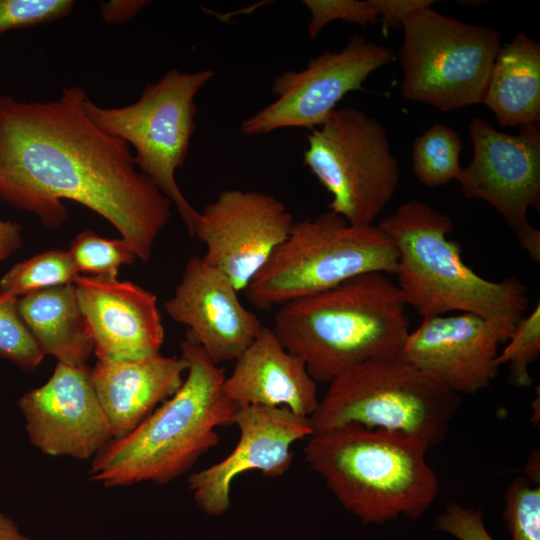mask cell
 <instances>
[{
	"label": "cell",
	"mask_w": 540,
	"mask_h": 540,
	"mask_svg": "<svg viewBox=\"0 0 540 540\" xmlns=\"http://www.w3.org/2000/svg\"><path fill=\"white\" fill-rule=\"evenodd\" d=\"M188 370L181 387L126 436L93 458L90 479L106 487L165 484L186 473L220 440L216 428L234 424L237 405L224 390L225 369L186 335Z\"/></svg>",
	"instance_id": "obj_2"
},
{
	"label": "cell",
	"mask_w": 540,
	"mask_h": 540,
	"mask_svg": "<svg viewBox=\"0 0 540 540\" xmlns=\"http://www.w3.org/2000/svg\"><path fill=\"white\" fill-rule=\"evenodd\" d=\"M79 275L69 251H45L10 268L0 280V292L21 297L41 289L73 283Z\"/></svg>",
	"instance_id": "obj_24"
},
{
	"label": "cell",
	"mask_w": 540,
	"mask_h": 540,
	"mask_svg": "<svg viewBox=\"0 0 540 540\" xmlns=\"http://www.w3.org/2000/svg\"><path fill=\"white\" fill-rule=\"evenodd\" d=\"M396 59L394 51L353 35L339 51H324L301 71L275 77L271 92L277 98L242 121L246 136H260L282 128L319 127L349 92L362 90L363 82Z\"/></svg>",
	"instance_id": "obj_12"
},
{
	"label": "cell",
	"mask_w": 540,
	"mask_h": 540,
	"mask_svg": "<svg viewBox=\"0 0 540 540\" xmlns=\"http://www.w3.org/2000/svg\"><path fill=\"white\" fill-rule=\"evenodd\" d=\"M294 222L287 206L271 194L226 189L199 212L193 237L206 247L203 259L241 291L286 240Z\"/></svg>",
	"instance_id": "obj_13"
},
{
	"label": "cell",
	"mask_w": 540,
	"mask_h": 540,
	"mask_svg": "<svg viewBox=\"0 0 540 540\" xmlns=\"http://www.w3.org/2000/svg\"><path fill=\"white\" fill-rule=\"evenodd\" d=\"M520 128L512 135L474 117L469 124L472 159L457 181L465 198L492 206L520 247L539 262L540 231L529 222L528 210L540 211V130L536 124Z\"/></svg>",
	"instance_id": "obj_11"
},
{
	"label": "cell",
	"mask_w": 540,
	"mask_h": 540,
	"mask_svg": "<svg viewBox=\"0 0 540 540\" xmlns=\"http://www.w3.org/2000/svg\"><path fill=\"white\" fill-rule=\"evenodd\" d=\"M389 276L365 273L279 307L273 331L316 382L330 383L364 361L402 350L410 320Z\"/></svg>",
	"instance_id": "obj_3"
},
{
	"label": "cell",
	"mask_w": 540,
	"mask_h": 540,
	"mask_svg": "<svg viewBox=\"0 0 540 540\" xmlns=\"http://www.w3.org/2000/svg\"><path fill=\"white\" fill-rule=\"evenodd\" d=\"M481 104L504 127H522L540 121L539 42L518 33L500 48Z\"/></svg>",
	"instance_id": "obj_21"
},
{
	"label": "cell",
	"mask_w": 540,
	"mask_h": 540,
	"mask_svg": "<svg viewBox=\"0 0 540 540\" xmlns=\"http://www.w3.org/2000/svg\"><path fill=\"white\" fill-rule=\"evenodd\" d=\"M402 28V98L443 112L482 103L501 48L496 29L448 17L432 7L412 13Z\"/></svg>",
	"instance_id": "obj_9"
},
{
	"label": "cell",
	"mask_w": 540,
	"mask_h": 540,
	"mask_svg": "<svg viewBox=\"0 0 540 540\" xmlns=\"http://www.w3.org/2000/svg\"><path fill=\"white\" fill-rule=\"evenodd\" d=\"M188 370L183 357L161 354L132 362L99 361L90 377L108 419L112 440L141 424L181 387Z\"/></svg>",
	"instance_id": "obj_20"
},
{
	"label": "cell",
	"mask_w": 540,
	"mask_h": 540,
	"mask_svg": "<svg viewBox=\"0 0 540 540\" xmlns=\"http://www.w3.org/2000/svg\"><path fill=\"white\" fill-rule=\"evenodd\" d=\"M310 12L308 37L315 39L330 22L341 20L361 26L377 23L379 15L370 0H304Z\"/></svg>",
	"instance_id": "obj_30"
},
{
	"label": "cell",
	"mask_w": 540,
	"mask_h": 540,
	"mask_svg": "<svg viewBox=\"0 0 540 540\" xmlns=\"http://www.w3.org/2000/svg\"><path fill=\"white\" fill-rule=\"evenodd\" d=\"M69 253L78 273L117 277L119 267L138 258L131 245L121 239H105L90 230L79 233Z\"/></svg>",
	"instance_id": "obj_25"
},
{
	"label": "cell",
	"mask_w": 540,
	"mask_h": 540,
	"mask_svg": "<svg viewBox=\"0 0 540 540\" xmlns=\"http://www.w3.org/2000/svg\"><path fill=\"white\" fill-rule=\"evenodd\" d=\"M73 0H0V34L68 16Z\"/></svg>",
	"instance_id": "obj_29"
},
{
	"label": "cell",
	"mask_w": 540,
	"mask_h": 540,
	"mask_svg": "<svg viewBox=\"0 0 540 540\" xmlns=\"http://www.w3.org/2000/svg\"><path fill=\"white\" fill-rule=\"evenodd\" d=\"M234 424L239 429L234 449L188 478L196 504L211 516L222 515L230 508L231 487L237 476L249 471H259L269 478L282 476L293 462L291 446L313 435L309 418L286 407H241Z\"/></svg>",
	"instance_id": "obj_16"
},
{
	"label": "cell",
	"mask_w": 540,
	"mask_h": 540,
	"mask_svg": "<svg viewBox=\"0 0 540 540\" xmlns=\"http://www.w3.org/2000/svg\"><path fill=\"white\" fill-rule=\"evenodd\" d=\"M150 1L109 0L100 3V16L107 24H120L134 18Z\"/></svg>",
	"instance_id": "obj_33"
},
{
	"label": "cell",
	"mask_w": 540,
	"mask_h": 540,
	"mask_svg": "<svg viewBox=\"0 0 540 540\" xmlns=\"http://www.w3.org/2000/svg\"><path fill=\"white\" fill-rule=\"evenodd\" d=\"M396 267V249L378 225H352L328 211L294 222L245 292L250 304L269 310L358 275L394 274Z\"/></svg>",
	"instance_id": "obj_7"
},
{
	"label": "cell",
	"mask_w": 540,
	"mask_h": 540,
	"mask_svg": "<svg viewBox=\"0 0 540 540\" xmlns=\"http://www.w3.org/2000/svg\"><path fill=\"white\" fill-rule=\"evenodd\" d=\"M234 361L224 390L238 408L286 407L309 418L318 407L317 382L305 363L284 347L273 329L263 326Z\"/></svg>",
	"instance_id": "obj_19"
},
{
	"label": "cell",
	"mask_w": 540,
	"mask_h": 540,
	"mask_svg": "<svg viewBox=\"0 0 540 540\" xmlns=\"http://www.w3.org/2000/svg\"><path fill=\"white\" fill-rule=\"evenodd\" d=\"M540 355V304L517 323L504 349L498 353L497 364H508L510 384L518 388L531 387L529 367Z\"/></svg>",
	"instance_id": "obj_26"
},
{
	"label": "cell",
	"mask_w": 540,
	"mask_h": 540,
	"mask_svg": "<svg viewBox=\"0 0 540 540\" xmlns=\"http://www.w3.org/2000/svg\"><path fill=\"white\" fill-rule=\"evenodd\" d=\"M238 292L228 277L203 257L192 256L164 308L220 365L235 360L263 328L257 315L241 303Z\"/></svg>",
	"instance_id": "obj_17"
},
{
	"label": "cell",
	"mask_w": 540,
	"mask_h": 540,
	"mask_svg": "<svg viewBox=\"0 0 540 540\" xmlns=\"http://www.w3.org/2000/svg\"><path fill=\"white\" fill-rule=\"evenodd\" d=\"M382 20L383 32L398 28L414 12L432 7L433 0H370Z\"/></svg>",
	"instance_id": "obj_32"
},
{
	"label": "cell",
	"mask_w": 540,
	"mask_h": 540,
	"mask_svg": "<svg viewBox=\"0 0 540 540\" xmlns=\"http://www.w3.org/2000/svg\"><path fill=\"white\" fill-rule=\"evenodd\" d=\"M516 325L471 313L424 318L408 333L401 352L445 388L460 396L474 394L497 377L498 347Z\"/></svg>",
	"instance_id": "obj_14"
},
{
	"label": "cell",
	"mask_w": 540,
	"mask_h": 540,
	"mask_svg": "<svg viewBox=\"0 0 540 540\" xmlns=\"http://www.w3.org/2000/svg\"><path fill=\"white\" fill-rule=\"evenodd\" d=\"M437 529L458 540H494L488 533L481 510L449 502L435 521Z\"/></svg>",
	"instance_id": "obj_31"
},
{
	"label": "cell",
	"mask_w": 540,
	"mask_h": 540,
	"mask_svg": "<svg viewBox=\"0 0 540 540\" xmlns=\"http://www.w3.org/2000/svg\"><path fill=\"white\" fill-rule=\"evenodd\" d=\"M30 442L49 456L94 457L111 440L90 369L58 362L50 379L18 400Z\"/></svg>",
	"instance_id": "obj_15"
},
{
	"label": "cell",
	"mask_w": 540,
	"mask_h": 540,
	"mask_svg": "<svg viewBox=\"0 0 540 540\" xmlns=\"http://www.w3.org/2000/svg\"><path fill=\"white\" fill-rule=\"evenodd\" d=\"M504 500L503 517L512 540H540V485L518 476L507 487Z\"/></svg>",
	"instance_id": "obj_28"
},
{
	"label": "cell",
	"mask_w": 540,
	"mask_h": 540,
	"mask_svg": "<svg viewBox=\"0 0 540 540\" xmlns=\"http://www.w3.org/2000/svg\"><path fill=\"white\" fill-rule=\"evenodd\" d=\"M18 298L0 292V356L33 370L46 354L20 316Z\"/></svg>",
	"instance_id": "obj_27"
},
{
	"label": "cell",
	"mask_w": 540,
	"mask_h": 540,
	"mask_svg": "<svg viewBox=\"0 0 540 540\" xmlns=\"http://www.w3.org/2000/svg\"><path fill=\"white\" fill-rule=\"evenodd\" d=\"M0 540H29V538L10 517L0 512Z\"/></svg>",
	"instance_id": "obj_35"
},
{
	"label": "cell",
	"mask_w": 540,
	"mask_h": 540,
	"mask_svg": "<svg viewBox=\"0 0 540 540\" xmlns=\"http://www.w3.org/2000/svg\"><path fill=\"white\" fill-rule=\"evenodd\" d=\"M214 74L211 69L194 73L171 69L147 84L130 105L102 107L89 97L84 103L99 129L133 146L136 167L172 202L191 237L199 212L185 198L175 172L187 158L196 128L195 96Z\"/></svg>",
	"instance_id": "obj_8"
},
{
	"label": "cell",
	"mask_w": 540,
	"mask_h": 540,
	"mask_svg": "<svg viewBox=\"0 0 540 540\" xmlns=\"http://www.w3.org/2000/svg\"><path fill=\"white\" fill-rule=\"evenodd\" d=\"M307 143L303 162L330 193L329 211L352 225H373L401 176L382 123L355 107L336 108Z\"/></svg>",
	"instance_id": "obj_10"
},
{
	"label": "cell",
	"mask_w": 540,
	"mask_h": 540,
	"mask_svg": "<svg viewBox=\"0 0 540 540\" xmlns=\"http://www.w3.org/2000/svg\"><path fill=\"white\" fill-rule=\"evenodd\" d=\"M73 283L99 361L160 354L164 328L153 293L112 276L79 275Z\"/></svg>",
	"instance_id": "obj_18"
},
{
	"label": "cell",
	"mask_w": 540,
	"mask_h": 540,
	"mask_svg": "<svg viewBox=\"0 0 540 540\" xmlns=\"http://www.w3.org/2000/svg\"><path fill=\"white\" fill-rule=\"evenodd\" d=\"M429 448L409 434L345 424L310 436L304 455L347 511L382 525L401 515L417 519L436 500Z\"/></svg>",
	"instance_id": "obj_4"
},
{
	"label": "cell",
	"mask_w": 540,
	"mask_h": 540,
	"mask_svg": "<svg viewBox=\"0 0 540 540\" xmlns=\"http://www.w3.org/2000/svg\"><path fill=\"white\" fill-rule=\"evenodd\" d=\"M397 252L396 285L407 306L423 319L471 313L517 324L528 288L516 277L490 281L466 265L458 242L448 236L451 218L420 200H410L378 224Z\"/></svg>",
	"instance_id": "obj_5"
},
{
	"label": "cell",
	"mask_w": 540,
	"mask_h": 540,
	"mask_svg": "<svg viewBox=\"0 0 540 540\" xmlns=\"http://www.w3.org/2000/svg\"><path fill=\"white\" fill-rule=\"evenodd\" d=\"M17 306L46 355L66 365L87 366L94 347L74 283L25 294L18 298Z\"/></svg>",
	"instance_id": "obj_22"
},
{
	"label": "cell",
	"mask_w": 540,
	"mask_h": 540,
	"mask_svg": "<svg viewBox=\"0 0 540 540\" xmlns=\"http://www.w3.org/2000/svg\"><path fill=\"white\" fill-rule=\"evenodd\" d=\"M73 85L48 101L0 96V197L57 227L75 201L110 222L141 261L169 222L172 202L136 167L129 144L88 117Z\"/></svg>",
	"instance_id": "obj_1"
},
{
	"label": "cell",
	"mask_w": 540,
	"mask_h": 540,
	"mask_svg": "<svg viewBox=\"0 0 540 540\" xmlns=\"http://www.w3.org/2000/svg\"><path fill=\"white\" fill-rule=\"evenodd\" d=\"M328 384L309 417L313 434L359 424L409 434L433 447L446 439L461 403L460 395L417 369L401 351L364 361Z\"/></svg>",
	"instance_id": "obj_6"
},
{
	"label": "cell",
	"mask_w": 540,
	"mask_h": 540,
	"mask_svg": "<svg viewBox=\"0 0 540 540\" xmlns=\"http://www.w3.org/2000/svg\"><path fill=\"white\" fill-rule=\"evenodd\" d=\"M21 225L0 218V261L9 258L22 243Z\"/></svg>",
	"instance_id": "obj_34"
},
{
	"label": "cell",
	"mask_w": 540,
	"mask_h": 540,
	"mask_svg": "<svg viewBox=\"0 0 540 540\" xmlns=\"http://www.w3.org/2000/svg\"><path fill=\"white\" fill-rule=\"evenodd\" d=\"M462 141L448 125L436 123L416 137L412 149L413 172L420 183L437 187L457 180L462 166Z\"/></svg>",
	"instance_id": "obj_23"
}]
</instances>
